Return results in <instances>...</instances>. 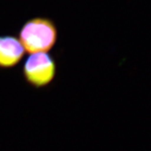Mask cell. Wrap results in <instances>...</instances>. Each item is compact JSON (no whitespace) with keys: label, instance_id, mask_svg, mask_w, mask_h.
<instances>
[{"label":"cell","instance_id":"3957f363","mask_svg":"<svg viewBox=\"0 0 151 151\" xmlns=\"http://www.w3.org/2000/svg\"><path fill=\"white\" fill-rule=\"evenodd\" d=\"M24 54L25 50L18 38L13 35L0 36V69L16 67Z\"/></svg>","mask_w":151,"mask_h":151},{"label":"cell","instance_id":"6da1fadb","mask_svg":"<svg viewBox=\"0 0 151 151\" xmlns=\"http://www.w3.org/2000/svg\"><path fill=\"white\" fill-rule=\"evenodd\" d=\"M58 28L51 19L36 17L28 20L19 32V40L29 54L48 52L58 40Z\"/></svg>","mask_w":151,"mask_h":151},{"label":"cell","instance_id":"7a4b0ae2","mask_svg":"<svg viewBox=\"0 0 151 151\" xmlns=\"http://www.w3.org/2000/svg\"><path fill=\"white\" fill-rule=\"evenodd\" d=\"M56 73L55 61L48 52L31 54L24 61L22 68L24 81L30 86L37 89L51 83Z\"/></svg>","mask_w":151,"mask_h":151}]
</instances>
